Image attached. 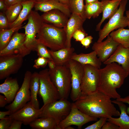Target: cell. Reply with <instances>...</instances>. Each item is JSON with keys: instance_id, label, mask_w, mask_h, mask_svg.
Returning a JSON list of instances; mask_svg holds the SVG:
<instances>
[{"instance_id": "obj_24", "label": "cell", "mask_w": 129, "mask_h": 129, "mask_svg": "<svg viewBox=\"0 0 129 129\" xmlns=\"http://www.w3.org/2000/svg\"><path fill=\"white\" fill-rule=\"evenodd\" d=\"M112 102L118 105L121 111L120 114L118 118L112 117L108 118L107 121L118 126L119 129H129V116L126 112V106L122 102L116 100L112 101Z\"/></svg>"}, {"instance_id": "obj_22", "label": "cell", "mask_w": 129, "mask_h": 129, "mask_svg": "<svg viewBox=\"0 0 129 129\" xmlns=\"http://www.w3.org/2000/svg\"><path fill=\"white\" fill-rule=\"evenodd\" d=\"M48 50L52 60L57 66L67 65L71 59L75 49L71 47H66L56 51Z\"/></svg>"}, {"instance_id": "obj_31", "label": "cell", "mask_w": 129, "mask_h": 129, "mask_svg": "<svg viewBox=\"0 0 129 129\" xmlns=\"http://www.w3.org/2000/svg\"><path fill=\"white\" fill-rule=\"evenodd\" d=\"M22 26L0 30V51L7 46L13 34L22 28Z\"/></svg>"}, {"instance_id": "obj_50", "label": "cell", "mask_w": 129, "mask_h": 129, "mask_svg": "<svg viewBox=\"0 0 129 129\" xmlns=\"http://www.w3.org/2000/svg\"><path fill=\"white\" fill-rule=\"evenodd\" d=\"M85 4H88L91 3L98 1V0H85Z\"/></svg>"}, {"instance_id": "obj_35", "label": "cell", "mask_w": 129, "mask_h": 129, "mask_svg": "<svg viewBox=\"0 0 129 129\" xmlns=\"http://www.w3.org/2000/svg\"><path fill=\"white\" fill-rule=\"evenodd\" d=\"M99 119L93 124L85 128L84 129H101L107 121L108 118L105 117H102Z\"/></svg>"}, {"instance_id": "obj_6", "label": "cell", "mask_w": 129, "mask_h": 129, "mask_svg": "<svg viewBox=\"0 0 129 129\" xmlns=\"http://www.w3.org/2000/svg\"><path fill=\"white\" fill-rule=\"evenodd\" d=\"M128 0H121L117 10L99 31V38L97 42L102 41L114 30L124 28L128 26L127 19L126 16H124V13Z\"/></svg>"}, {"instance_id": "obj_8", "label": "cell", "mask_w": 129, "mask_h": 129, "mask_svg": "<svg viewBox=\"0 0 129 129\" xmlns=\"http://www.w3.org/2000/svg\"><path fill=\"white\" fill-rule=\"evenodd\" d=\"M40 86L38 94L43 100V105L60 99L58 91L50 78L49 69L39 72Z\"/></svg>"}, {"instance_id": "obj_52", "label": "cell", "mask_w": 129, "mask_h": 129, "mask_svg": "<svg viewBox=\"0 0 129 129\" xmlns=\"http://www.w3.org/2000/svg\"><path fill=\"white\" fill-rule=\"evenodd\" d=\"M74 128L71 127V126H69L66 127L65 129H74Z\"/></svg>"}, {"instance_id": "obj_41", "label": "cell", "mask_w": 129, "mask_h": 129, "mask_svg": "<svg viewBox=\"0 0 129 129\" xmlns=\"http://www.w3.org/2000/svg\"><path fill=\"white\" fill-rule=\"evenodd\" d=\"M102 129H119V127L115 124L107 121L102 127Z\"/></svg>"}, {"instance_id": "obj_39", "label": "cell", "mask_w": 129, "mask_h": 129, "mask_svg": "<svg viewBox=\"0 0 129 129\" xmlns=\"http://www.w3.org/2000/svg\"><path fill=\"white\" fill-rule=\"evenodd\" d=\"M88 36V34L85 31L81 30H78L76 31L73 34L72 37L76 41L80 42L85 37Z\"/></svg>"}, {"instance_id": "obj_10", "label": "cell", "mask_w": 129, "mask_h": 129, "mask_svg": "<svg viewBox=\"0 0 129 129\" xmlns=\"http://www.w3.org/2000/svg\"><path fill=\"white\" fill-rule=\"evenodd\" d=\"M97 118L83 113L73 103L70 113L59 122L56 129H65L67 127L72 125L76 126L79 129H81L83 125L91 121H97Z\"/></svg>"}, {"instance_id": "obj_32", "label": "cell", "mask_w": 129, "mask_h": 129, "mask_svg": "<svg viewBox=\"0 0 129 129\" xmlns=\"http://www.w3.org/2000/svg\"><path fill=\"white\" fill-rule=\"evenodd\" d=\"M84 0H70L68 5L71 13L79 15L85 21L86 20L85 14Z\"/></svg>"}, {"instance_id": "obj_44", "label": "cell", "mask_w": 129, "mask_h": 129, "mask_svg": "<svg viewBox=\"0 0 129 129\" xmlns=\"http://www.w3.org/2000/svg\"><path fill=\"white\" fill-rule=\"evenodd\" d=\"M116 100L121 101L124 103H128L129 105V95L124 98L121 97ZM126 111L127 114L129 115V107H127Z\"/></svg>"}, {"instance_id": "obj_46", "label": "cell", "mask_w": 129, "mask_h": 129, "mask_svg": "<svg viewBox=\"0 0 129 129\" xmlns=\"http://www.w3.org/2000/svg\"><path fill=\"white\" fill-rule=\"evenodd\" d=\"M12 113L9 110L5 111H0V119H1L4 118L6 115H9Z\"/></svg>"}, {"instance_id": "obj_27", "label": "cell", "mask_w": 129, "mask_h": 129, "mask_svg": "<svg viewBox=\"0 0 129 129\" xmlns=\"http://www.w3.org/2000/svg\"><path fill=\"white\" fill-rule=\"evenodd\" d=\"M40 83L39 73L35 72L32 73L30 82L29 88L31 92V104L36 109L39 108V103L37 95L40 88Z\"/></svg>"}, {"instance_id": "obj_19", "label": "cell", "mask_w": 129, "mask_h": 129, "mask_svg": "<svg viewBox=\"0 0 129 129\" xmlns=\"http://www.w3.org/2000/svg\"><path fill=\"white\" fill-rule=\"evenodd\" d=\"M84 21L78 15L71 13L64 27L63 28L67 37L66 47H71V40L72 35L77 30L85 31L83 27Z\"/></svg>"}, {"instance_id": "obj_13", "label": "cell", "mask_w": 129, "mask_h": 129, "mask_svg": "<svg viewBox=\"0 0 129 129\" xmlns=\"http://www.w3.org/2000/svg\"><path fill=\"white\" fill-rule=\"evenodd\" d=\"M23 58L18 54L0 56V80L16 73L22 66Z\"/></svg>"}, {"instance_id": "obj_15", "label": "cell", "mask_w": 129, "mask_h": 129, "mask_svg": "<svg viewBox=\"0 0 129 129\" xmlns=\"http://www.w3.org/2000/svg\"><path fill=\"white\" fill-rule=\"evenodd\" d=\"M119 44L108 35L104 41L95 42L92 48L100 61L103 63L114 53Z\"/></svg>"}, {"instance_id": "obj_11", "label": "cell", "mask_w": 129, "mask_h": 129, "mask_svg": "<svg viewBox=\"0 0 129 129\" xmlns=\"http://www.w3.org/2000/svg\"><path fill=\"white\" fill-rule=\"evenodd\" d=\"M66 65L69 68L71 75L70 97L72 100L75 102L82 95L81 85L84 73V66L72 59L70 60Z\"/></svg>"}, {"instance_id": "obj_16", "label": "cell", "mask_w": 129, "mask_h": 129, "mask_svg": "<svg viewBox=\"0 0 129 129\" xmlns=\"http://www.w3.org/2000/svg\"><path fill=\"white\" fill-rule=\"evenodd\" d=\"M43 107L38 109L35 108L30 101L22 108L9 116L13 119L21 121L24 124L29 125L35 118H39Z\"/></svg>"}, {"instance_id": "obj_36", "label": "cell", "mask_w": 129, "mask_h": 129, "mask_svg": "<svg viewBox=\"0 0 129 129\" xmlns=\"http://www.w3.org/2000/svg\"><path fill=\"white\" fill-rule=\"evenodd\" d=\"M49 59L43 57H39L35 59L33 67L36 69L40 67H45L48 64Z\"/></svg>"}, {"instance_id": "obj_47", "label": "cell", "mask_w": 129, "mask_h": 129, "mask_svg": "<svg viewBox=\"0 0 129 129\" xmlns=\"http://www.w3.org/2000/svg\"><path fill=\"white\" fill-rule=\"evenodd\" d=\"M7 7L6 5L4 0H0V10L1 11H5Z\"/></svg>"}, {"instance_id": "obj_23", "label": "cell", "mask_w": 129, "mask_h": 129, "mask_svg": "<svg viewBox=\"0 0 129 129\" xmlns=\"http://www.w3.org/2000/svg\"><path fill=\"white\" fill-rule=\"evenodd\" d=\"M121 0H101L103 8L102 17L97 24L96 30L99 31L102 23L106 19H109L118 10Z\"/></svg>"}, {"instance_id": "obj_33", "label": "cell", "mask_w": 129, "mask_h": 129, "mask_svg": "<svg viewBox=\"0 0 129 129\" xmlns=\"http://www.w3.org/2000/svg\"><path fill=\"white\" fill-rule=\"evenodd\" d=\"M21 2L10 6L5 11V13L9 24L15 21L18 17L22 8Z\"/></svg>"}, {"instance_id": "obj_21", "label": "cell", "mask_w": 129, "mask_h": 129, "mask_svg": "<svg viewBox=\"0 0 129 129\" xmlns=\"http://www.w3.org/2000/svg\"><path fill=\"white\" fill-rule=\"evenodd\" d=\"M19 89L16 78L8 77L0 85V93L5 97L8 103L13 101Z\"/></svg>"}, {"instance_id": "obj_38", "label": "cell", "mask_w": 129, "mask_h": 129, "mask_svg": "<svg viewBox=\"0 0 129 129\" xmlns=\"http://www.w3.org/2000/svg\"><path fill=\"white\" fill-rule=\"evenodd\" d=\"M9 23L5 13H0V30L8 28Z\"/></svg>"}, {"instance_id": "obj_45", "label": "cell", "mask_w": 129, "mask_h": 129, "mask_svg": "<svg viewBox=\"0 0 129 129\" xmlns=\"http://www.w3.org/2000/svg\"><path fill=\"white\" fill-rule=\"evenodd\" d=\"M7 103H8L4 95H0V107H5Z\"/></svg>"}, {"instance_id": "obj_42", "label": "cell", "mask_w": 129, "mask_h": 129, "mask_svg": "<svg viewBox=\"0 0 129 129\" xmlns=\"http://www.w3.org/2000/svg\"><path fill=\"white\" fill-rule=\"evenodd\" d=\"M22 124L21 121L13 119L9 129H21Z\"/></svg>"}, {"instance_id": "obj_48", "label": "cell", "mask_w": 129, "mask_h": 129, "mask_svg": "<svg viewBox=\"0 0 129 129\" xmlns=\"http://www.w3.org/2000/svg\"><path fill=\"white\" fill-rule=\"evenodd\" d=\"M49 69L52 70L55 68L56 66L54 61L52 60H49L48 63Z\"/></svg>"}, {"instance_id": "obj_14", "label": "cell", "mask_w": 129, "mask_h": 129, "mask_svg": "<svg viewBox=\"0 0 129 129\" xmlns=\"http://www.w3.org/2000/svg\"><path fill=\"white\" fill-rule=\"evenodd\" d=\"M25 38V33H19L18 31L15 32L7 46L0 51V56L18 54L23 57L29 54L31 51L24 45Z\"/></svg>"}, {"instance_id": "obj_18", "label": "cell", "mask_w": 129, "mask_h": 129, "mask_svg": "<svg viewBox=\"0 0 129 129\" xmlns=\"http://www.w3.org/2000/svg\"><path fill=\"white\" fill-rule=\"evenodd\" d=\"M34 7L35 11L44 12L53 10H58L69 17L71 14L68 6L61 3L58 0H36Z\"/></svg>"}, {"instance_id": "obj_2", "label": "cell", "mask_w": 129, "mask_h": 129, "mask_svg": "<svg viewBox=\"0 0 129 129\" xmlns=\"http://www.w3.org/2000/svg\"><path fill=\"white\" fill-rule=\"evenodd\" d=\"M99 72L98 91L111 98H121L116 89L121 87L127 77L122 66L115 62L108 64L99 69Z\"/></svg>"}, {"instance_id": "obj_49", "label": "cell", "mask_w": 129, "mask_h": 129, "mask_svg": "<svg viewBox=\"0 0 129 129\" xmlns=\"http://www.w3.org/2000/svg\"><path fill=\"white\" fill-rule=\"evenodd\" d=\"M61 3L68 6L70 0H58Z\"/></svg>"}, {"instance_id": "obj_28", "label": "cell", "mask_w": 129, "mask_h": 129, "mask_svg": "<svg viewBox=\"0 0 129 129\" xmlns=\"http://www.w3.org/2000/svg\"><path fill=\"white\" fill-rule=\"evenodd\" d=\"M59 123L53 118L42 117L35 118L29 125L33 129H56Z\"/></svg>"}, {"instance_id": "obj_3", "label": "cell", "mask_w": 129, "mask_h": 129, "mask_svg": "<svg viewBox=\"0 0 129 129\" xmlns=\"http://www.w3.org/2000/svg\"><path fill=\"white\" fill-rule=\"evenodd\" d=\"M37 35L38 43L51 50L56 51L66 47L67 37L63 28L44 22Z\"/></svg>"}, {"instance_id": "obj_7", "label": "cell", "mask_w": 129, "mask_h": 129, "mask_svg": "<svg viewBox=\"0 0 129 129\" xmlns=\"http://www.w3.org/2000/svg\"><path fill=\"white\" fill-rule=\"evenodd\" d=\"M67 99H60L43 105L39 117H51L59 122L68 114L71 109L72 103Z\"/></svg>"}, {"instance_id": "obj_40", "label": "cell", "mask_w": 129, "mask_h": 129, "mask_svg": "<svg viewBox=\"0 0 129 129\" xmlns=\"http://www.w3.org/2000/svg\"><path fill=\"white\" fill-rule=\"evenodd\" d=\"M93 38L91 36H87L80 42L81 43L83 46L87 49L89 47L91 44L92 42Z\"/></svg>"}, {"instance_id": "obj_5", "label": "cell", "mask_w": 129, "mask_h": 129, "mask_svg": "<svg viewBox=\"0 0 129 129\" xmlns=\"http://www.w3.org/2000/svg\"><path fill=\"white\" fill-rule=\"evenodd\" d=\"M27 19V23L22 27L26 35L24 45L31 51H36L38 43L36 36L44 22L41 16L35 10L32 11Z\"/></svg>"}, {"instance_id": "obj_43", "label": "cell", "mask_w": 129, "mask_h": 129, "mask_svg": "<svg viewBox=\"0 0 129 129\" xmlns=\"http://www.w3.org/2000/svg\"><path fill=\"white\" fill-rule=\"evenodd\" d=\"M7 8L14 4L21 3L22 0H4Z\"/></svg>"}, {"instance_id": "obj_4", "label": "cell", "mask_w": 129, "mask_h": 129, "mask_svg": "<svg viewBox=\"0 0 129 129\" xmlns=\"http://www.w3.org/2000/svg\"><path fill=\"white\" fill-rule=\"evenodd\" d=\"M51 79L58 92L60 98L67 99L71 89V75L66 65L57 66L52 70L49 69Z\"/></svg>"}, {"instance_id": "obj_53", "label": "cell", "mask_w": 129, "mask_h": 129, "mask_svg": "<svg viewBox=\"0 0 129 129\" xmlns=\"http://www.w3.org/2000/svg\"><path fill=\"white\" fill-rule=\"evenodd\" d=\"M26 0H22V1H26Z\"/></svg>"}, {"instance_id": "obj_51", "label": "cell", "mask_w": 129, "mask_h": 129, "mask_svg": "<svg viewBox=\"0 0 129 129\" xmlns=\"http://www.w3.org/2000/svg\"><path fill=\"white\" fill-rule=\"evenodd\" d=\"M126 16L128 20V26L129 28V10H127L126 11Z\"/></svg>"}, {"instance_id": "obj_1", "label": "cell", "mask_w": 129, "mask_h": 129, "mask_svg": "<svg viewBox=\"0 0 129 129\" xmlns=\"http://www.w3.org/2000/svg\"><path fill=\"white\" fill-rule=\"evenodd\" d=\"M74 103L81 111L89 116L108 119L120 116V113L115 107L111 98L98 91L82 95Z\"/></svg>"}, {"instance_id": "obj_20", "label": "cell", "mask_w": 129, "mask_h": 129, "mask_svg": "<svg viewBox=\"0 0 129 129\" xmlns=\"http://www.w3.org/2000/svg\"><path fill=\"white\" fill-rule=\"evenodd\" d=\"M45 23L52 24L60 28H63L69 17L60 10L54 9L44 12L41 15Z\"/></svg>"}, {"instance_id": "obj_29", "label": "cell", "mask_w": 129, "mask_h": 129, "mask_svg": "<svg viewBox=\"0 0 129 129\" xmlns=\"http://www.w3.org/2000/svg\"><path fill=\"white\" fill-rule=\"evenodd\" d=\"M109 35L124 47L129 48V29L121 28L111 32Z\"/></svg>"}, {"instance_id": "obj_30", "label": "cell", "mask_w": 129, "mask_h": 129, "mask_svg": "<svg viewBox=\"0 0 129 129\" xmlns=\"http://www.w3.org/2000/svg\"><path fill=\"white\" fill-rule=\"evenodd\" d=\"M103 8V4L102 1H98L85 4L84 9L86 18L90 19L91 17L93 18H97L102 12Z\"/></svg>"}, {"instance_id": "obj_25", "label": "cell", "mask_w": 129, "mask_h": 129, "mask_svg": "<svg viewBox=\"0 0 129 129\" xmlns=\"http://www.w3.org/2000/svg\"><path fill=\"white\" fill-rule=\"evenodd\" d=\"M71 59L76 61L83 65H90L99 69L100 68L102 64V62L97 57L96 52L93 51L87 54H77L74 53Z\"/></svg>"}, {"instance_id": "obj_9", "label": "cell", "mask_w": 129, "mask_h": 129, "mask_svg": "<svg viewBox=\"0 0 129 129\" xmlns=\"http://www.w3.org/2000/svg\"><path fill=\"white\" fill-rule=\"evenodd\" d=\"M32 74L29 70L26 72L22 86L14 100L11 103L5 107L6 109L11 111L12 113L22 108L30 101L31 95L29 84Z\"/></svg>"}, {"instance_id": "obj_34", "label": "cell", "mask_w": 129, "mask_h": 129, "mask_svg": "<svg viewBox=\"0 0 129 129\" xmlns=\"http://www.w3.org/2000/svg\"><path fill=\"white\" fill-rule=\"evenodd\" d=\"M47 47L43 44L38 43L36 51L39 57L47 58L49 60H52L51 56L49 53Z\"/></svg>"}, {"instance_id": "obj_17", "label": "cell", "mask_w": 129, "mask_h": 129, "mask_svg": "<svg viewBox=\"0 0 129 129\" xmlns=\"http://www.w3.org/2000/svg\"><path fill=\"white\" fill-rule=\"evenodd\" d=\"M113 62L121 65L128 77L129 75V48L120 44L114 53L103 63L106 65Z\"/></svg>"}, {"instance_id": "obj_37", "label": "cell", "mask_w": 129, "mask_h": 129, "mask_svg": "<svg viewBox=\"0 0 129 129\" xmlns=\"http://www.w3.org/2000/svg\"><path fill=\"white\" fill-rule=\"evenodd\" d=\"M13 119L9 116H6L0 120V129H9Z\"/></svg>"}, {"instance_id": "obj_26", "label": "cell", "mask_w": 129, "mask_h": 129, "mask_svg": "<svg viewBox=\"0 0 129 129\" xmlns=\"http://www.w3.org/2000/svg\"><path fill=\"white\" fill-rule=\"evenodd\" d=\"M36 0H27L21 2L22 9L17 18L13 22L9 24L8 29L22 25L24 21L28 19V16L34 7Z\"/></svg>"}, {"instance_id": "obj_12", "label": "cell", "mask_w": 129, "mask_h": 129, "mask_svg": "<svg viewBox=\"0 0 129 129\" xmlns=\"http://www.w3.org/2000/svg\"><path fill=\"white\" fill-rule=\"evenodd\" d=\"M83 65L84 73L81 90L82 95H86L98 91L99 69L90 65Z\"/></svg>"}]
</instances>
